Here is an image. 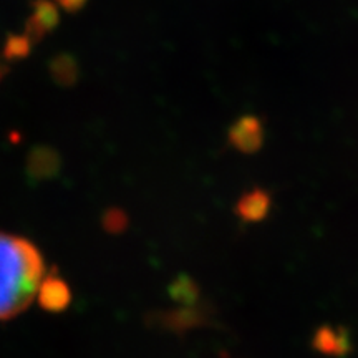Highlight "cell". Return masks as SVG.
<instances>
[{"label":"cell","instance_id":"6da1fadb","mask_svg":"<svg viewBox=\"0 0 358 358\" xmlns=\"http://www.w3.org/2000/svg\"><path fill=\"white\" fill-rule=\"evenodd\" d=\"M43 279L45 262L37 245L0 232V322L32 306Z\"/></svg>","mask_w":358,"mask_h":358},{"label":"cell","instance_id":"7a4b0ae2","mask_svg":"<svg viewBox=\"0 0 358 358\" xmlns=\"http://www.w3.org/2000/svg\"><path fill=\"white\" fill-rule=\"evenodd\" d=\"M227 141L241 153L252 155L257 153L264 145V124L257 116L245 115L236 120V123L229 128Z\"/></svg>","mask_w":358,"mask_h":358},{"label":"cell","instance_id":"3957f363","mask_svg":"<svg viewBox=\"0 0 358 358\" xmlns=\"http://www.w3.org/2000/svg\"><path fill=\"white\" fill-rule=\"evenodd\" d=\"M58 7L53 0H37L34 3L32 15L29 17L25 27V35L30 42L35 43L42 40L50 30H53L58 24Z\"/></svg>","mask_w":358,"mask_h":358},{"label":"cell","instance_id":"277c9868","mask_svg":"<svg viewBox=\"0 0 358 358\" xmlns=\"http://www.w3.org/2000/svg\"><path fill=\"white\" fill-rule=\"evenodd\" d=\"M60 166L62 159L53 148L38 146L30 151L27 159V176L32 182L47 181L57 176Z\"/></svg>","mask_w":358,"mask_h":358},{"label":"cell","instance_id":"5b68a950","mask_svg":"<svg viewBox=\"0 0 358 358\" xmlns=\"http://www.w3.org/2000/svg\"><path fill=\"white\" fill-rule=\"evenodd\" d=\"M40 306L48 312H62L70 306L71 292L69 284L57 274L47 275L37 295Z\"/></svg>","mask_w":358,"mask_h":358},{"label":"cell","instance_id":"8992f818","mask_svg":"<svg viewBox=\"0 0 358 358\" xmlns=\"http://www.w3.org/2000/svg\"><path fill=\"white\" fill-rule=\"evenodd\" d=\"M271 203V194L267 191L254 187L241 196L236 204V213L244 222H259L268 214Z\"/></svg>","mask_w":358,"mask_h":358},{"label":"cell","instance_id":"52a82bcc","mask_svg":"<svg viewBox=\"0 0 358 358\" xmlns=\"http://www.w3.org/2000/svg\"><path fill=\"white\" fill-rule=\"evenodd\" d=\"M50 73L53 82L62 85V87H71L78 80V64L69 53L57 55L50 62Z\"/></svg>","mask_w":358,"mask_h":358},{"label":"cell","instance_id":"ba28073f","mask_svg":"<svg viewBox=\"0 0 358 358\" xmlns=\"http://www.w3.org/2000/svg\"><path fill=\"white\" fill-rule=\"evenodd\" d=\"M30 48H32V42L25 34L10 35L3 45V57L10 62L22 60V58L29 57Z\"/></svg>","mask_w":358,"mask_h":358},{"label":"cell","instance_id":"9c48e42d","mask_svg":"<svg viewBox=\"0 0 358 358\" xmlns=\"http://www.w3.org/2000/svg\"><path fill=\"white\" fill-rule=\"evenodd\" d=\"M103 226L110 232H122L128 226L127 214L120 209H111L103 216Z\"/></svg>","mask_w":358,"mask_h":358},{"label":"cell","instance_id":"30bf717a","mask_svg":"<svg viewBox=\"0 0 358 358\" xmlns=\"http://www.w3.org/2000/svg\"><path fill=\"white\" fill-rule=\"evenodd\" d=\"M57 3L66 12H78L87 3V0H57Z\"/></svg>","mask_w":358,"mask_h":358},{"label":"cell","instance_id":"8fae6325","mask_svg":"<svg viewBox=\"0 0 358 358\" xmlns=\"http://www.w3.org/2000/svg\"><path fill=\"white\" fill-rule=\"evenodd\" d=\"M2 77H3V65L0 64V80H2Z\"/></svg>","mask_w":358,"mask_h":358}]
</instances>
